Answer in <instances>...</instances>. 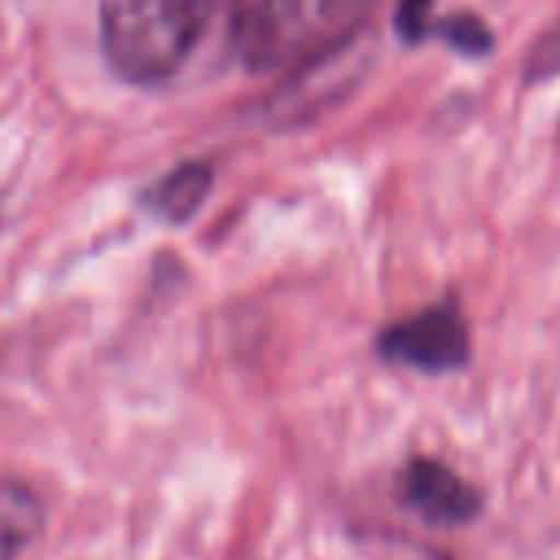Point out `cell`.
<instances>
[{
  "label": "cell",
  "mask_w": 560,
  "mask_h": 560,
  "mask_svg": "<svg viewBox=\"0 0 560 560\" xmlns=\"http://www.w3.org/2000/svg\"><path fill=\"white\" fill-rule=\"evenodd\" d=\"M359 12L362 0H233L229 50L252 73L310 69L351 38Z\"/></svg>",
  "instance_id": "obj_1"
},
{
  "label": "cell",
  "mask_w": 560,
  "mask_h": 560,
  "mask_svg": "<svg viewBox=\"0 0 560 560\" xmlns=\"http://www.w3.org/2000/svg\"><path fill=\"white\" fill-rule=\"evenodd\" d=\"M214 0H100V50L126 84H164L199 46Z\"/></svg>",
  "instance_id": "obj_2"
},
{
  "label": "cell",
  "mask_w": 560,
  "mask_h": 560,
  "mask_svg": "<svg viewBox=\"0 0 560 560\" xmlns=\"http://www.w3.org/2000/svg\"><path fill=\"white\" fill-rule=\"evenodd\" d=\"M377 354L420 374H454L469 362V325L454 302H439L377 336Z\"/></svg>",
  "instance_id": "obj_3"
},
{
  "label": "cell",
  "mask_w": 560,
  "mask_h": 560,
  "mask_svg": "<svg viewBox=\"0 0 560 560\" xmlns=\"http://www.w3.org/2000/svg\"><path fill=\"white\" fill-rule=\"evenodd\" d=\"M397 495L431 526H465L485 511L480 488L439 457H412L397 472Z\"/></svg>",
  "instance_id": "obj_4"
},
{
  "label": "cell",
  "mask_w": 560,
  "mask_h": 560,
  "mask_svg": "<svg viewBox=\"0 0 560 560\" xmlns=\"http://www.w3.org/2000/svg\"><path fill=\"white\" fill-rule=\"evenodd\" d=\"M210 187H214V172H210V164L184 161L141 191V210L164 225H184L199 214V207L207 202Z\"/></svg>",
  "instance_id": "obj_5"
},
{
  "label": "cell",
  "mask_w": 560,
  "mask_h": 560,
  "mask_svg": "<svg viewBox=\"0 0 560 560\" xmlns=\"http://www.w3.org/2000/svg\"><path fill=\"white\" fill-rule=\"evenodd\" d=\"M43 518L46 511L35 488L15 477L0 480V560H20L43 530Z\"/></svg>",
  "instance_id": "obj_6"
}]
</instances>
